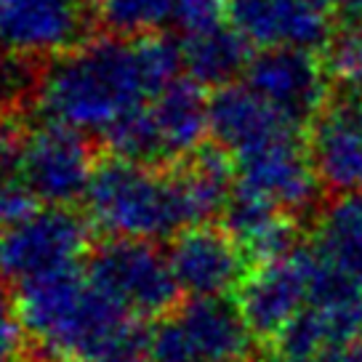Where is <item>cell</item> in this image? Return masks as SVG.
<instances>
[{
	"label": "cell",
	"mask_w": 362,
	"mask_h": 362,
	"mask_svg": "<svg viewBox=\"0 0 362 362\" xmlns=\"http://www.w3.org/2000/svg\"><path fill=\"white\" fill-rule=\"evenodd\" d=\"M170 24L181 37H192L229 24V0H173Z\"/></svg>",
	"instance_id": "7402d4cb"
},
{
	"label": "cell",
	"mask_w": 362,
	"mask_h": 362,
	"mask_svg": "<svg viewBox=\"0 0 362 362\" xmlns=\"http://www.w3.org/2000/svg\"><path fill=\"white\" fill-rule=\"evenodd\" d=\"M24 325L19 315V301L11 296L8 285L0 280V362H8L16 357V351L24 341Z\"/></svg>",
	"instance_id": "d4e9b609"
},
{
	"label": "cell",
	"mask_w": 362,
	"mask_h": 362,
	"mask_svg": "<svg viewBox=\"0 0 362 362\" xmlns=\"http://www.w3.org/2000/svg\"><path fill=\"white\" fill-rule=\"evenodd\" d=\"M37 211V197L27 187V181H13L0 187V229L22 221Z\"/></svg>",
	"instance_id": "484cf974"
},
{
	"label": "cell",
	"mask_w": 362,
	"mask_h": 362,
	"mask_svg": "<svg viewBox=\"0 0 362 362\" xmlns=\"http://www.w3.org/2000/svg\"><path fill=\"white\" fill-rule=\"evenodd\" d=\"M96 165L99 160L86 134L54 123L27 131L22 173L37 203L72 205L83 200Z\"/></svg>",
	"instance_id": "7c38bea8"
},
{
	"label": "cell",
	"mask_w": 362,
	"mask_h": 362,
	"mask_svg": "<svg viewBox=\"0 0 362 362\" xmlns=\"http://www.w3.org/2000/svg\"><path fill=\"white\" fill-rule=\"evenodd\" d=\"M90 0H0V45L22 59H57L93 37Z\"/></svg>",
	"instance_id": "ba28073f"
},
{
	"label": "cell",
	"mask_w": 362,
	"mask_h": 362,
	"mask_svg": "<svg viewBox=\"0 0 362 362\" xmlns=\"http://www.w3.org/2000/svg\"><path fill=\"white\" fill-rule=\"evenodd\" d=\"M168 261L181 293L232 296L248 280L253 264L221 224H197L170 238Z\"/></svg>",
	"instance_id": "4fadbf2b"
},
{
	"label": "cell",
	"mask_w": 362,
	"mask_h": 362,
	"mask_svg": "<svg viewBox=\"0 0 362 362\" xmlns=\"http://www.w3.org/2000/svg\"><path fill=\"white\" fill-rule=\"evenodd\" d=\"M179 43L184 75L214 90L238 83L256 54L253 45L232 24L192 37H181Z\"/></svg>",
	"instance_id": "ac0fdd59"
},
{
	"label": "cell",
	"mask_w": 362,
	"mask_h": 362,
	"mask_svg": "<svg viewBox=\"0 0 362 362\" xmlns=\"http://www.w3.org/2000/svg\"><path fill=\"white\" fill-rule=\"evenodd\" d=\"M83 362H152L149 360V328H144L139 320L117 336V339L96 351L93 357Z\"/></svg>",
	"instance_id": "cb8c5ba5"
},
{
	"label": "cell",
	"mask_w": 362,
	"mask_h": 362,
	"mask_svg": "<svg viewBox=\"0 0 362 362\" xmlns=\"http://www.w3.org/2000/svg\"><path fill=\"white\" fill-rule=\"evenodd\" d=\"M243 83L304 134L333 86L322 54L304 48H261L250 59Z\"/></svg>",
	"instance_id": "8fae6325"
},
{
	"label": "cell",
	"mask_w": 362,
	"mask_h": 362,
	"mask_svg": "<svg viewBox=\"0 0 362 362\" xmlns=\"http://www.w3.org/2000/svg\"><path fill=\"white\" fill-rule=\"evenodd\" d=\"M306 152L325 197L362 192V88L333 83L306 128Z\"/></svg>",
	"instance_id": "52a82bcc"
},
{
	"label": "cell",
	"mask_w": 362,
	"mask_h": 362,
	"mask_svg": "<svg viewBox=\"0 0 362 362\" xmlns=\"http://www.w3.org/2000/svg\"><path fill=\"white\" fill-rule=\"evenodd\" d=\"M235 168L240 187L267 197L298 221H304L306 216L315 221L317 211L325 203V192L306 152V136L298 131L277 136L245 155H238Z\"/></svg>",
	"instance_id": "9c48e42d"
},
{
	"label": "cell",
	"mask_w": 362,
	"mask_h": 362,
	"mask_svg": "<svg viewBox=\"0 0 362 362\" xmlns=\"http://www.w3.org/2000/svg\"><path fill=\"white\" fill-rule=\"evenodd\" d=\"M90 221L69 205H43L0 229V280L24 285L37 277L80 267L90 253Z\"/></svg>",
	"instance_id": "8992f818"
},
{
	"label": "cell",
	"mask_w": 362,
	"mask_h": 362,
	"mask_svg": "<svg viewBox=\"0 0 362 362\" xmlns=\"http://www.w3.org/2000/svg\"><path fill=\"white\" fill-rule=\"evenodd\" d=\"M83 205L93 229L120 240L155 243L211 221L181 163L155 168L120 158L99 160Z\"/></svg>",
	"instance_id": "7a4b0ae2"
},
{
	"label": "cell",
	"mask_w": 362,
	"mask_h": 362,
	"mask_svg": "<svg viewBox=\"0 0 362 362\" xmlns=\"http://www.w3.org/2000/svg\"><path fill=\"white\" fill-rule=\"evenodd\" d=\"M322 62L330 83L362 88V16L336 24L328 48L322 51Z\"/></svg>",
	"instance_id": "44dd1931"
},
{
	"label": "cell",
	"mask_w": 362,
	"mask_h": 362,
	"mask_svg": "<svg viewBox=\"0 0 362 362\" xmlns=\"http://www.w3.org/2000/svg\"><path fill=\"white\" fill-rule=\"evenodd\" d=\"M298 128L288 123L248 83H229L211 93V141L232 160ZM304 134V131H298Z\"/></svg>",
	"instance_id": "9a60e30c"
},
{
	"label": "cell",
	"mask_w": 362,
	"mask_h": 362,
	"mask_svg": "<svg viewBox=\"0 0 362 362\" xmlns=\"http://www.w3.org/2000/svg\"><path fill=\"white\" fill-rule=\"evenodd\" d=\"M256 336L232 296L181 301L149 328L152 362H250Z\"/></svg>",
	"instance_id": "277c9868"
},
{
	"label": "cell",
	"mask_w": 362,
	"mask_h": 362,
	"mask_svg": "<svg viewBox=\"0 0 362 362\" xmlns=\"http://www.w3.org/2000/svg\"><path fill=\"white\" fill-rule=\"evenodd\" d=\"M173 0H99L96 16L112 35L141 37L170 22Z\"/></svg>",
	"instance_id": "ffe728a7"
},
{
	"label": "cell",
	"mask_w": 362,
	"mask_h": 362,
	"mask_svg": "<svg viewBox=\"0 0 362 362\" xmlns=\"http://www.w3.org/2000/svg\"><path fill=\"white\" fill-rule=\"evenodd\" d=\"M86 274L136 320H163L181 304L168 253L149 240L107 238L90 248Z\"/></svg>",
	"instance_id": "5b68a950"
},
{
	"label": "cell",
	"mask_w": 362,
	"mask_h": 362,
	"mask_svg": "<svg viewBox=\"0 0 362 362\" xmlns=\"http://www.w3.org/2000/svg\"><path fill=\"white\" fill-rule=\"evenodd\" d=\"M16 301L27 339L48 362L88 360L136 322L83 267L19 285Z\"/></svg>",
	"instance_id": "3957f363"
},
{
	"label": "cell",
	"mask_w": 362,
	"mask_h": 362,
	"mask_svg": "<svg viewBox=\"0 0 362 362\" xmlns=\"http://www.w3.org/2000/svg\"><path fill=\"white\" fill-rule=\"evenodd\" d=\"M35 110L43 123L102 136L120 117L149 104L152 86L139 37H90L51 59L35 86Z\"/></svg>",
	"instance_id": "6da1fadb"
},
{
	"label": "cell",
	"mask_w": 362,
	"mask_h": 362,
	"mask_svg": "<svg viewBox=\"0 0 362 362\" xmlns=\"http://www.w3.org/2000/svg\"><path fill=\"white\" fill-rule=\"evenodd\" d=\"M37 78L40 72H35L30 59L8 54L0 45V112H6V107H13L24 93L35 90Z\"/></svg>",
	"instance_id": "603a6c76"
},
{
	"label": "cell",
	"mask_w": 362,
	"mask_h": 362,
	"mask_svg": "<svg viewBox=\"0 0 362 362\" xmlns=\"http://www.w3.org/2000/svg\"><path fill=\"white\" fill-rule=\"evenodd\" d=\"M320 259L362 285V192L325 197L312 221V240Z\"/></svg>",
	"instance_id": "e0dca14e"
},
{
	"label": "cell",
	"mask_w": 362,
	"mask_h": 362,
	"mask_svg": "<svg viewBox=\"0 0 362 362\" xmlns=\"http://www.w3.org/2000/svg\"><path fill=\"white\" fill-rule=\"evenodd\" d=\"M229 24L253 48H304L322 54L336 22L309 0H229Z\"/></svg>",
	"instance_id": "5bb4252c"
},
{
	"label": "cell",
	"mask_w": 362,
	"mask_h": 362,
	"mask_svg": "<svg viewBox=\"0 0 362 362\" xmlns=\"http://www.w3.org/2000/svg\"><path fill=\"white\" fill-rule=\"evenodd\" d=\"M315 264V248L304 243L285 259L253 267L248 280L240 285L235 301L259 344H274L309 304Z\"/></svg>",
	"instance_id": "30bf717a"
},
{
	"label": "cell",
	"mask_w": 362,
	"mask_h": 362,
	"mask_svg": "<svg viewBox=\"0 0 362 362\" xmlns=\"http://www.w3.org/2000/svg\"><path fill=\"white\" fill-rule=\"evenodd\" d=\"M104 147L110 149V158L131 160V163H141V165H155V168H165L168 158L160 141L158 125L152 120L149 104L139 107L134 112L120 117L112 128H107L102 134Z\"/></svg>",
	"instance_id": "d6986e66"
},
{
	"label": "cell",
	"mask_w": 362,
	"mask_h": 362,
	"mask_svg": "<svg viewBox=\"0 0 362 362\" xmlns=\"http://www.w3.org/2000/svg\"><path fill=\"white\" fill-rule=\"evenodd\" d=\"M8 362H27V360H16V357H13V360H8Z\"/></svg>",
	"instance_id": "f1b7e54d"
},
{
	"label": "cell",
	"mask_w": 362,
	"mask_h": 362,
	"mask_svg": "<svg viewBox=\"0 0 362 362\" xmlns=\"http://www.w3.org/2000/svg\"><path fill=\"white\" fill-rule=\"evenodd\" d=\"M354 16H362V0H341L339 22H344V19H354Z\"/></svg>",
	"instance_id": "4316f807"
},
{
	"label": "cell",
	"mask_w": 362,
	"mask_h": 362,
	"mask_svg": "<svg viewBox=\"0 0 362 362\" xmlns=\"http://www.w3.org/2000/svg\"><path fill=\"white\" fill-rule=\"evenodd\" d=\"M250 362H285L283 357H277V354H264V357H253Z\"/></svg>",
	"instance_id": "83f0119b"
},
{
	"label": "cell",
	"mask_w": 362,
	"mask_h": 362,
	"mask_svg": "<svg viewBox=\"0 0 362 362\" xmlns=\"http://www.w3.org/2000/svg\"><path fill=\"white\" fill-rule=\"evenodd\" d=\"M90 3H93V6H96V3H99V0H90Z\"/></svg>",
	"instance_id": "f546056e"
},
{
	"label": "cell",
	"mask_w": 362,
	"mask_h": 362,
	"mask_svg": "<svg viewBox=\"0 0 362 362\" xmlns=\"http://www.w3.org/2000/svg\"><path fill=\"white\" fill-rule=\"evenodd\" d=\"M149 112L158 125L168 165L197 155L211 136V96L205 93V86L187 75L160 90L149 102Z\"/></svg>",
	"instance_id": "2e32d148"
}]
</instances>
